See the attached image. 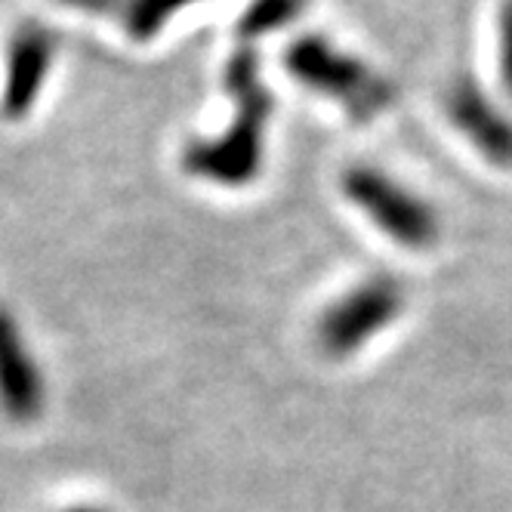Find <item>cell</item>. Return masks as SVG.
<instances>
[{"label":"cell","instance_id":"obj_1","mask_svg":"<svg viewBox=\"0 0 512 512\" xmlns=\"http://www.w3.org/2000/svg\"><path fill=\"white\" fill-rule=\"evenodd\" d=\"M223 87L235 99V121L223 136L189 142L182 152V167L216 186L241 189L250 186L263 167L266 124L275 112V99L260 75V56L253 47H238L229 56Z\"/></svg>","mask_w":512,"mask_h":512},{"label":"cell","instance_id":"obj_2","mask_svg":"<svg viewBox=\"0 0 512 512\" xmlns=\"http://www.w3.org/2000/svg\"><path fill=\"white\" fill-rule=\"evenodd\" d=\"M284 68L297 84L334 99L358 124L380 118L395 102V87L355 53L337 50L321 34H303L284 50Z\"/></svg>","mask_w":512,"mask_h":512},{"label":"cell","instance_id":"obj_3","mask_svg":"<svg viewBox=\"0 0 512 512\" xmlns=\"http://www.w3.org/2000/svg\"><path fill=\"white\" fill-rule=\"evenodd\" d=\"M340 189L371 223L380 226V232H386L401 247L426 250L435 244L438 238L435 210L420 195L395 182L389 173L368 164H355L343 173Z\"/></svg>","mask_w":512,"mask_h":512},{"label":"cell","instance_id":"obj_4","mask_svg":"<svg viewBox=\"0 0 512 512\" xmlns=\"http://www.w3.org/2000/svg\"><path fill=\"white\" fill-rule=\"evenodd\" d=\"M405 312V290L389 275H377L352 287L318 318L315 340L331 358L358 352L371 337Z\"/></svg>","mask_w":512,"mask_h":512},{"label":"cell","instance_id":"obj_5","mask_svg":"<svg viewBox=\"0 0 512 512\" xmlns=\"http://www.w3.org/2000/svg\"><path fill=\"white\" fill-rule=\"evenodd\" d=\"M56 31L41 19H25L7 41V78L0 90V115L22 121L31 115L56 59Z\"/></svg>","mask_w":512,"mask_h":512},{"label":"cell","instance_id":"obj_6","mask_svg":"<svg viewBox=\"0 0 512 512\" xmlns=\"http://www.w3.org/2000/svg\"><path fill=\"white\" fill-rule=\"evenodd\" d=\"M448 118L494 167H512V118L482 90V84L463 75L448 90Z\"/></svg>","mask_w":512,"mask_h":512},{"label":"cell","instance_id":"obj_7","mask_svg":"<svg viewBox=\"0 0 512 512\" xmlns=\"http://www.w3.org/2000/svg\"><path fill=\"white\" fill-rule=\"evenodd\" d=\"M0 411L16 423L38 420L44 411V380L25 346L16 318L0 306Z\"/></svg>","mask_w":512,"mask_h":512},{"label":"cell","instance_id":"obj_8","mask_svg":"<svg viewBox=\"0 0 512 512\" xmlns=\"http://www.w3.org/2000/svg\"><path fill=\"white\" fill-rule=\"evenodd\" d=\"M306 10V0H250V7L241 13L235 31L238 41L250 47L253 41L266 38L272 31L287 28L290 22H297Z\"/></svg>","mask_w":512,"mask_h":512},{"label":"cell","instance_id":"obj_9","mask_svg":"<svg viewBox=\"0 0 512 512\" xmlns=\"http://www.w3.org/2000/svg\"><path fill=\"white\" fill-rule=\"evenodd\" d=\"M198 4V0H127L124 7V28L127 38L136 44H145L161 34V28L186 7Z\"/></svg>","mask_w":512,"mask_h":512},{"label":"cell","instance_id":"obj_10","mask_svg":"<svg viewBox=\"0 0 512 512\" xmlns=\"http://www.w3.org/2000/svg\"><path fill=\"white\" fill-rule=\"evenodd\" d=\"M497 62H500V84L512 96V0H503L497 19Z\"/></svg>","mask_w":512,"mask_h":512},{"label":"cell","instance_id":"obj_11","mask_svg":"<svg viewBox=\"0 0 512 512\" xmlns=\"http://www.w3.org/2000/svg\"><path fill=\"white\" fill-rule=\"evenodd\" d=\"M62 4L93 16H112V13H124L127 0H62Z\"/></svg>","mask_w":512,"mask_h":512},{"label":"cell","instance_id":"obj_12","mask_svg":"<svg viewBox=\"0 0 512 512\" xmlns=\"http://www.w3.org/2000/svg\"><path fill=\"white\" fill-rule=\"evenodd\" d=\"M68 512H96V509H68Z\"/></svg>","mask_w":512,"mask_h":512}]
</instances>
